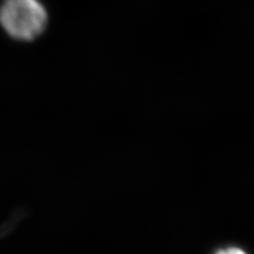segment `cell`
<instances>
[{"label":"cell","mask_w":254,"mask_h":254,"mask_svg":"<svg viewBox=\"0 0 254 254\" xmlns=\"http://www.w3.org/2000/svg\"><path fill=\"white\" fill-rule=\"evenodd\" d=\"M49 14L40 0H4L0 25L13 39L31 41L46 30Z\"/></svg>","instance_id":"6da1fadb"},{"label":"cell","mask_w":254,"mask_h":254,"mask_svg":"<svg viewBox=\"0 0 254 254\" xmlns=\"http://www.w3.org/2000/svg\"><path fill=\"white\" fill-rule=\"evenodd\" d=\"M214 254H246L245 251H243L239 247H225V249L218 250Z\"/></svg>","instance_id":"7a4b0ae2"}]
</instances>
